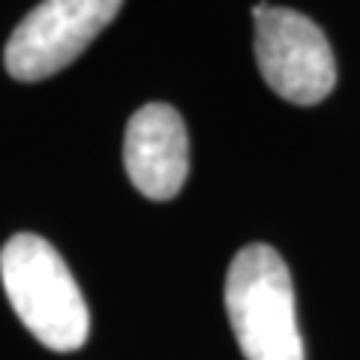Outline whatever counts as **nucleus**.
Instances as JSON below:
<instances>
[{
    "instance_id": "f257e3e1",
    "label": "nucleus",
    "mask_w": 360,
    "mask_h": 360,
    "mask_svg": "<svg viewBox=\"0 0 360 360\" xmlns=\"http://www.w3.org/2000/svg\"><path fill=\"white\" fill-rule=\"evenodd\" d=\"M0 283L21 324L51 348L78 352L90 336L87 300L63 255L39 234H15L0 250Z\"/></svg>"
},
{
    "instance_id": "f03ea898",
    "label": "nucleus",
    "mask_w": 360,
    "mask_h": 360,
    "mask_svg": "<svg viewBox=\"0 0 360 360\" xmlns=\"http://www.w3.org/2000/svg\"><path fill=\"white\" fill-rule=\"evenodd\" d=\"M225 312L246 360H307L295 285L274 246L250 243L234 255L225 276Z\"/></svg>"
},
{
    "instance_id": "7ed1b4c3",
    "label": "nucleus",
    "mask_w": 360,
    "mask_h": 360,
    "mask_svg": "<svg viewBox=\"0 0 360 360\" xmlns=\"http://www.w3.org/2000/svg\"><path fill=\"white\" fill-rule=\"evenodd\" d=\"M255 60L267 87L295 105H315L336 87V60L324 30L285 6H252Z\"/></svg>"
},
{
    "instance_id": "20e7f679",
    "label": "nucleus",
    "mask_w": 360,
    "mask_h": 360,
    "mask_svg": "<svg viewBox=\"0 0 360 360\" xmlns=\"http://www.w3.org/2000/svg\"><path fill=\"white\" fill-rule=\"evenodd\" d=\"M123 0H42L13 30L4 63L15 82H42L66 70L111 21Z\"/></svg>"
},
{
    "instance_id": "39448f33",
    "label": "nucleus",
    "mask_w": 360,
    "mask_h": 360,
    "mask_svg": "<svg viewBox=\"0 0 360 360\" xmlns=\"http://www.w3.org/2000/svg\"><path fill=\"white\" fill-rule=\"evenodd\" d=\"M123 165L132 186L144 198H174L189 174V139L184 117L165 103L141 105L127 123Z\"/></svg>"
}]
</instances>
